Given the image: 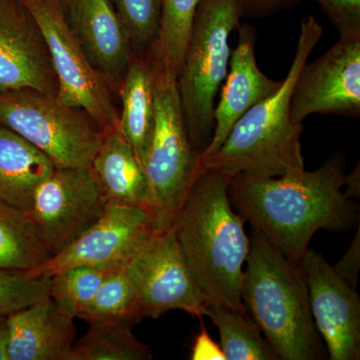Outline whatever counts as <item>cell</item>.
Wrapping results in <instances>:
<instances>
[{
    "label": "cell",
    "instance_id": "6da1fadb",
    "mask_svg": "<svg viewBox=\"0 0 360 360\" xmlns=\"http://www.w3.org/2000/svg\"><path fill=\"white\" fill-rule=\"evenodd\" d=\"M345 165L338 153L314 172L278 177L238 174L229 179V198L252 229L300 264L315 232L349 231L359 219V205L343 193Z\"/></svg>",
    "mask_w": 360,
    "mask_h": 360
},
{
    "label": "cell",
    "instance_id": "7a4b0ae2",
    "mask_svg": "<svg viewBox=\"0 0 360 360\" xmlns=\"http://www.w3.org/2000/svg\"><path fill=\"white\" fill-rule=\"evenodd\" d=\"M229 179L219 170L201 172L172 229L207 302L248 312L241 300V281L250 238L245 220L234 212L229 198Z\"/></svg>",
    "mask_w": 360,
    "mask_h": 360
},
{
    "label": "cell",
    "instance_id": "3957f363",
    "mask_svg": "<svg viewBox=\"0 0 360 360\" xmlns=\"http://www.w3.org/2000/svg\"><path fill=\"white\" fill-rule=\"evenodd\" d=\"M322 33L314 16L302 20L295 56L281 87L241 116L219 150L200 161L201 172L217 169L229 177L238 174L278 177L304 170L303 125L291 117V94Z\"/></svg>",
    "mask_w": 360,
    "mask_h": 360
},
{
    "label": "cell",
    "instance_id": "277c9868",
    "mask_svg": "<svg viewBox=\"0 0 360 360\" xmlns=\"http://www.w3.org/2000/svg\"><path fill=\"white\" fill-rule=\"evenodd\" d=\"M241 281V300L279 359H326L310 309L309 286L293 264L252 229Z\"/></svg>",
    "mask_w": 360,
    "mask_h": 360
},
{
    "label": "cell",
    "instance_id": "5b68a950",
    "mask_svg": "<svg viewBox=\"0 0 360 360\" xmlns=\"http://www.w3.org/2000/svg\"><path fill=\"white\" fill-rule=\"evenodd\" d=\"M238 0H200L176 84L194 150L202 155L214 129V101L231 63L229 37L240 23Z\"/></svg>",
    "mask_w": 360,
    "mask_h": 360
},
{
    "label": "cell",
    "instance_id": "8992f818",
    "mask_svg": "<svg viewBox=\"0 0 360 360\" xmlns=\"http://www.w3.org/2000/svg\"><path fill=\"white\" fill-rule=\"evenodd\" d=\"M155 70V125L142 167L148 184L146 212L155 231H169L201 174L184 122L176 78Z\"/></svg>",
    "mask_w": 360,
    "mask_h": 360
},
{
    "label": "cell",
    "instance_id": "52a82bcc",
    "mask_svg": "<svg viewBox=\"0 0 360 360\" xmlns=\"http://www.w3.org/2000/svg\"><path fill=\"white\" fill-rule=\"evenodd\" d=\"M0 125L39 148L56 167H90L104 132L86 111L32 89L0 92Z\"/></svg>",
    "mask_w": 360,
    "mask_h": 360
},
{
    "label": "cell",
    "instance_id": "ba28073f",
    "mask_svg": "<svg viewBox=\"0 0 360 360\" xmlns=\"http://www.w3.org/2000/svg\"><path fill=\"white\" fill-rule=\"evenodd\" d=\"M37 20L58 78L56 97L82 108L103 130L117 129L120 112L113 92L94 70L61 13L58 0H20Z\"/></svg>",
    "mask_w": 360,
    "mask_h": 360
},
{
    "label": "cell",
    "instance_id": "9c48e42d",
    "mask_svg": "<svg viewBox=\"0 0 360 360\" xmlns=\"http://www.w3.org/2000/svg\"><path fill=\"white\" fill-rule=\"evenodd\" d=\"M106 206L90 167H56L37 186L25 214L52 257L91 226Z\"/></svg>",
    "mask_w": 360,
    "mask_h": 360
},
{
    "label": "cell",
    "instance_id": "30bf717a",
    "mask_svg": "<svg viewBox=\"0 0 360 360\" xmlns=\"http://www.w3.org/2000/svg\"><path fill=\"white\" fill-rule=\"evenodd\" d=\"M139 295L141 319L170 310L205 316L208 302L182 255L174 229L153 231L122 267Z\"/></svg>",
    "mask_w": 360,
    "mask_h": 360
},
{
    "label": "cell",
    "instance_id": "8fae6325",
    "mask_svg": "<svg viewBox=\"0 0 360 360\" xmlns=\"http://www.w3.org/2000/svg\"><path fill=\"white\" fill-rule=\"evenodd\" d=\"M153 229L144 208L108 203L101 217L58 255L27 269L33 276L51 277L70 267L120 269Z\"/></svg>",
    "mask_w": 360,
    "mask_h": 360
},
{
    "label": "cell",
    "instance_id": "7c38bea8",
    "mask_svg": "<svg viewBox=\"0 0 360 360\" xmlns=\"http://www.w3.org/2000/svg\"><path fill=\"white\" fill-rule=\"evenodd\" d=\"M290 111L297 123L314 113L359 117L360 39H340L321 58L302 66Z\"/></svg>",
    "mask_w": 360,
    "mask_h": 360
},
{
    "label": "cell",
    "instance_id": "4fadbf2b",
    "mask_svg": "<svg viewBox=\"0 0 360 360\" xmlns=\"http://www.w3.org/2000/svg\"><path fill=\"white\" fill-rule=\"evenodd\" d=\"M304 272L315 326L331 360L360 359V298L321 252L307 250Z\"/></svg>",
    "mask_w": 360,
    "mask_h": 360
},
{
    "label": "cell",
    "instance_id": "5bb4252c",
    "mask_svg": "<svg viewBox=\"0 0 360 360\" xmlns=\"http://www.w3.org/2000/svg\"><path fill=\"white\" fill-rule=\"evenodd\" d=\"M21 89L56 96L58 78L32 14L20 0H0V92Z\"/></svg>",
    "mask_w": 360,
    "mask_h": 360
},
{
    "label": "cell",
    "instance_id": "9a60e30c",
    "mask_svg": "<svg viewBox=\"0 0 360 360\" xmlns=\"http://www.w3.org/2000/svg\"><path fill=\"white\" fill-rule=\"evenodd\" d=\"M58 1L90 63L117 94L134 54L110 0Z\"/></svg>",
    "mask_w": 360,
    "mask_h": 360
},
{
    "label": "cell",
    "instance_id": "2e32d148",
    "mask_svg": "<svg viewBox=\"0 0 360 360\" xmlns=\"http://www.w3.org/2000/svg\"><path fill=\"white\" fill-rule=\"evenodd\" d=\"M236 30L238 46L231 51L229 73L213 112L214 129L212 141L200 155V161L217 153L241 116L255 104L272 96L283 82L266 77L258 68L255 28L248 23H239Z\"/></svg>",
    "mask_w": 360,
    "mask_h": 360
},
{
    "label": "cell",
    "instance_id": "e0dca14e",
    "mask_svg": "<svg viewBox=\"0 0 360 360\" xmlns=\"http://www.w3.org/2000/svg\"><path fill=\"white\" fill-rule=\"evenodd\" d=\"M9 360H68L75 343V319L51 297L7 316Z\"/></svg>",
    "mask_w": 360,
    "mask_h": 360
},
{
    "label": "cell",
    "instance_id": "ac0fdd59",
    "mask_svg": "<svg viewBox=\"0 0 360 360\" xmlns=\"http://www.w3.org/2000/svg\"><path fill=\"white\" fill-rule=\"evenodd\" d=\"M90 168L108 203L136 206L146 210L148 184L146 172L117 129L104 130Z\"/></svg>",
    "mask_w": 360,
    "mask_h": 360
},
{
    "label": "cell",
    "instance_id": "d6986e66",
    "mask_svg": "<svg viewBox=\"0 0 360 360\" xmlns=\"http://www.w3.org/2000/svg\"><path fill=\"white\" fill-rule=\"evenodd\" d=\"M56 165L20 134L0 125V200L23 212Z\"/></svg>",
    "mask_w": 360,
    "mask_h": 360
},
{
    "label": "cell",
    "instance_id": "ffe728a7",
    "mask_svg": "<svg viewBox=\"0 0 360 360\" xmlns=\"http://www.w3.org/2000/svg\"><path fill=\"white\" fill-rule=\"evenodd\" d=\"M117 94L122 103L118 131L142 165L155 125V70L148 56H132Z\"/></svg>",
    "mask_w": 360,
    "mask_h": 360
},
{
    "label": "cell",
    "instance_id": "44dd1931",
    "mask_svg": "<svg viewBox=\"0 0 360 360\" xmlns=\"http://www.w3.org/2000/svg\"><path fill=\"white\" fill-rule=\"evenodd\" d=\"M205 316L219 329L225 360H278L248 312L208 303Z\"/></svg>",
    "mask_w": 360,
    "mask_h": 360
},
{
    "label": "cell",
    "instance_id": "7402d4cb",
    "mask_svg": "<svg viewBox=\"0 0 360 360\" xmlns=\"http://www.w3.org/2000/svg\"><path fill=\"white\" fill-rule=\"evenodd\" d=\"M86 333L75 341L68 360H148L150 348L137 340L127 321L90 322Z\"/></svg>",
    "mask_w": 360,
    "mask_h": 360
},
{
    "label": "cell",
    "instance_id": "603a6c76",
    "mask_svg": "<svg viewBox=\"0 0 360 360\" xmlns=\"http://www.w3.org/2000/svg\"><path fill=\"white\" fill-rule=\"evenodd\" d=\"M198 4L200 0H162L160 34L148 58L155 68L176 79Z\"/></svg>",
    "mask_w": 360,
    "mask_h": 360
},
{
    "label": "cell",
    "instance_id": "cb8c5ba5",
    "mask_svg": "<svg viewBox=\"0 0 360 360\" xmlns=\"http://www.w3.org/2000/svg\"><path fill=\"white\" fill-rule=\"evenodd\" d=\"M51 257L25 212L0 200V269H33Z\"/></svg>",
    "mask_w": 360,
    "mask_h": 360
},
{
    "label": "cell",
    "instance_id": "d4e9b609",
    "mask_svg": "<svg viewBox=\"0 0 360 360\" xmlns=\"http://www.w3.org/2000/svg\"><path fill=\"white\" fill-rule=\"evenodd\" d=\"M79 319L89 323L120 321L132 326L142 321L139 295L122 269L108 272Z\"/></svg>",
    "mask_w": 360,
    "mask_h": 360
},
{
    "label": "cell",
    "instance_id": "484cf974",
    "mask_svg": "<svg viewBox=\"0 0 360 360\" xmlns=\"http://www.w3.org/2000/svg\"><path fill=\"white\" fill-rule=\"evenodd\" d=\"M134 56L146 58L160 34L162 0H110Z\"/></svg>",
    "mask_w": 360,
    "mask_h": 360
},
{
    "label": "cell",
    "instance_id": "4316f807",
    "mask_svg": "<svg viewBox=\"0 0 360 360\" xmlns=\"http://www.w3.org/2000/svg\"><path fill=\"white\" fill-rule=\"evenodd\" d=\"M108 272L84 265L63 270L51 276V297L63 314L79 319Z\"/></svg>",
    "mask_w": 360,
    "mask_h": 360
},
{
    "label": "cell",
    "instance_id": "83f0119b",
    "mask_svg": "<svg viewBox=\"0 0 360 360\" xmlns=\"http://www.w3.org/2000/svg\"><path fill=\"white\" fill-rule=\"evenodd\" d=\"M51 277L0 269V315L8 316L51 295Z\"/></svg>",
    "mask_w": 360,
    "mask_h": 360
},
{
    "label": "cell",
    "instance_id": "f1b7e54d",
    "mask_svg": "<svg viewBox=\"0 0 360 360\" xmlns=\"http://www.w3.org/2000/svg\"><path fill=\"white\" fill-rule=\"evenodd\" d=\"M335 26L340 39H360V0H314Z\"/></svg>",
    "mask_w": 360,
    "mask_h": 360
},
{
    "label": "cell",
    "instance_id": "f546056e",
    "mask_svg": "<svg viewBox=\"0 0 360 360\" xmlns=\"http://www.w3.org/2000/svg\"><path fill=\"white\" fill-rule=\"evenodd\" d=\"M360 229H357L356 236L348 248L345 257L333 266L336 274L345 279L347 283L356 288L357 277L360 269Z\"/></svg>",
    "mask_w": 360,
    "mask_h": 360
},
{
    "label": "cell",
    "instance_id": "4dcf8cb0",
    "mask_svg": "<svg viewBox=\"0 0 360 360\" xmlns=\"http://www.w3.org/2000/svg\"><path fill=\"white\" fill-rule=\"evenodd\" d=\"M298 0H238L241 18H259L292 6Z\"/></svg>",
    "mask_w": 360,
    "mask_h": 360
},
{
    "label": "cell",
    "instance_id": "1f68e13d",
    "mask_svg": "<svg viewBox=\"0 0 360 360\" xmlns=\"http://www.w3.org/2000/svg\"><path fill=\"white\" fill-rule=\"evenodd\" d=\"M193 360H225L224 352L219 343L212 340L205 328H201L200 335L194 340L191 357Z\"/></svg>",
    "mask_w": 360,
    "mask_h": 360
},
{
    "label": "cell",
    "instance_id": "d6a6232c",
    "mask_svg": "<svg viewBox=\"0 0 360 360\" xmlns=\"http://www.w3.org/2000/svg\"><path fill=\"white\" fill-rule=\"evenodd\" d=\"M359 168L354 169L352 174L345 175V184H343V193L349 200L359 198L360 181H359Z\"/></svg>",
    "mask_w": 360,
    "mask_h": 360
},
{
    "label": "cell",
    "instance_id": "836d02e7",
    "mask_svg": "<svg viewBox=\"0 0 360 360\" xmlns=\"http://www.w3.org/2000/svg\"><path fill=\"white\" fill-rule=\"evenodd\" d=\"M9 326L7 316L0 315V360H9Z\"/></svg>",
    "mask_w": 360,
    "mask_h": 360
}]
</instances>
